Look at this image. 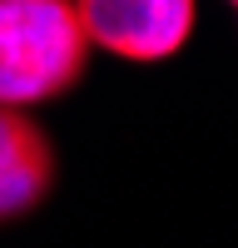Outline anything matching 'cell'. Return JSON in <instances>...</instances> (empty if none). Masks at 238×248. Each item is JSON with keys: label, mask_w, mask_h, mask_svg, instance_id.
Wrapping results in <instances>:
<instances>
[{"label": "cell", "mask_w": 238, "mask_h": 248, "mask_svg": "<svg viewBox=\"0 0 238 248\" xmlns=\"http://www.w3.org/2000/svg\"><path fill=\"white\" fill-rule=\"evenodd\" d=\"M228 5H233V10H238V0H228Z\"/></svg>", "instance_id": "277c9868"}, {"label": "cell", "mask_w": 238, "mask_h": 248, "mask_svg": "<svg viewBox=\"0 0 238 248\" xmlns=\"http://www.w3.org/2000/svg\"><path fill=\"white\" fill-rule=\"evenodd\" d=\"M55 184V149L25 109L0 105V223L40 209Z\"/></svg>", "instance_id": "3957f363"}, {"label": "cell", "mask_w": 238, "mask_h": 248, "mask_svg": "<svg viewBox=\"0 0 238 248\" xmlns=\"http://www.w3.org/2000/svg\"><path fill=\"white\" fill-rule=\"evenodd\" d=\"M89 50L134 65H159L189 45L198 0H74Z\"/></svg>", "instance_id": "7a4b0ae2"}, {"label": "cell", "mask_w": 238, "mask_h": 248, "mask_svg": "<svg viewBox=\"0 0 238 248\" xmlns=\"http://www.w3.org/2000/svg\"><path fill=\"white\" fill-rule=\"evenodd\" d=\"M89 40L74 0H0V105L30 109L79 85Z\"/></svg>", "instance_id": "6da1fadb"}]
</instances>
